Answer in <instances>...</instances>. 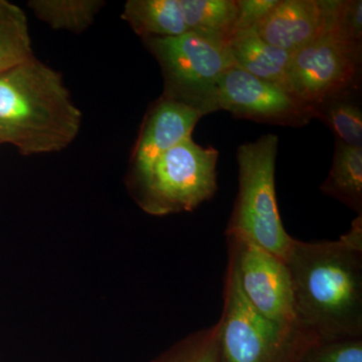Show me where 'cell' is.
<instances>
[{
	"label": "cell",
	"instance_id": "277c9868",
	"mask_svg": "<svg viewBox=\"0 0 362 362\" xmlns=\"http://www.w3.org/2000/svg\"><path fill=\"white\" fill-rule=\"evenodd\" d=\"M220 362H304L318 338L301 325L269 320L240 289L237 267L228 255L220 320Z\"/></svg>",
	"mask_w": 362,
	"mask_h": 362
},
{
	"label": "cell",
	"instance_id": "30bf717a",
	"mask_svg": "<svg viewBox=\"0 0 362 362\" xmlns=\"http://www.w3.org/2000/svg\"><path fill=\"white\" fill-rule=\"evenodd\" d=\"M204 116L199 109L164 95L153 102L131 156L129 187L147 175L161 154L192 137L195 125Z\"/></svg>",
	"mask_w": 362,
	"mask_h": 362
},
{
	"label": "cell",
	"instance_id": "ac0fdd59",
	"mask_svg": "<svg viewBox=\"0 0 362 362\" xmlns=\"http://www.w3.org/2000/svg\"><path fill=\"white\" fill-rule=\"evenodd\" d=\"M314 118L320 119L337 139L354 148L362 149V110L358 94L331 98L312 107Z\"/></svg>",
	"mask_w": 362,
	"mask_h": 362
},
{
	"label": "cell",
	"instance_id": "7a4b0ae2",
	"mask_svg": "<svg viewBox=\"0 0 362 362\" xmlns=\"http://www.w3.org/2000/svg\"><path fill=\"white\" fill-rule=\"evenodd\" d=\"M81 125L82 112L61 74L35 57L0 75V144L25 156L59 152Z\"/></svg>",
	"mask_w": 362,
	"mask_h": 362
},
{
	"label": "cell",
	"instance_id": "e0dca14e",
	"mask_svg": "<svg viewBox=\"0 0 362 362\" xmlns=\"http://www.w3.org/2000/svg\"><path fill=\"white\" fill-rule=\"evenodd\" d=\"M106 2L102 0H32L28 6L54 30L81 33L94 23Z\"/></svg>",
	"mask_w": 362,
	"mask_h": 362
},
{
	"label": "cell",
	"instance_id": "603a6c76",
	"mask_svg": "<svg viewBox=\"0 0 362 362\" xmlns=\"http://www.w3.org/2000/svg\"><path fill=\"white\" fill-rule=\"evenodd\" d=\"M340 240L347 246L362 252V216H358L352 223L349 233L343 235Z\"/></svg>",
	"mask_w": 362,
	"mask_h": 362
},
{
	"label": "cell",
	"instance_id": "8992f818",
	"mask_svg": "<svg viewBox=\"0 0 362 362\" xmlns=\"http://www.w3.org/2000/svg\"><path fill=\"white\" fill-rule=\"evenodd\" d=\"M160 66L164 96L209 114L218 78L235 66L228 42L194 33L171 37L142 39Z\"/></svg>",
	"mask_w": 362,
	"mask_h": 362
},
{
	"label": "cell",
	"instance_id": "9c48e42d",
	"mask_svg": "<svg viewBox=\"0 0 362 362\" xmlns=\"http://www.w3.org/2000/svg\"><path fill=\"white\" fill-rule=\"evenodd\" d=\"M228 244L240 289L250 304L274 322L301 325L295 309L291 275L285 262L247 240L228 238Z\"/></svg>",
	"mask_w": 362,
	"mask_h": 362
},
{
	"label": "cell",
	"instance_id": "7c38bea8",
	"mask_svg": "<svg viewBox=\"0 0 362 362\" xmlns=\"http://www.w3.org/2000/svg\"><path fill=\"white\" fill-rule=\"evenodd\" d=\"M228 49L235 66L254 77L292 93L290 85L292 54L269 45L254 30L235 33L228 42Z\"/></svg>",
	"mask_w": 362,
	"mask_h": 362
},
{
	"label": "cell",
	"instance_id": "7402d4cb",
	"mask_svg": "<svg viewBox=\"0 0 362 362\" xmlns=\"http://www.w3.org/2000/svg\"><path fill=\"white\" fill-rule=\"evenodd\" d=\"M238 16L235 33L254 30L268 16L279 0H237ZM233 33V35H235Z\"/></svg>",
	"mask_w": 362,
	"mask_h": 362
},
{
	"label": "cell",
	"instance_id": "5bb4252c",
	"mask_svg": "<svg viewBox=\"0 0 362 362\" xmlns=\"http://www.w3.org/2000/svg\"><path fill=\"white\" fill-rule=\"evenodd\" d=\"M321 192L362 214V149L337 139L332 166Z\"/></svg>",
	"mask_w": 362,
	"mask_h": 362
},
{
	"label": "cell",
	"instance_id": "ba28073f",
	"mask_svg": "<svg viewBox=\"0 0 362 362\" xmlns=\"http://www.w3.org/2000/svg\"><path fill=\"white\" fill-rule=\"evenodd\" d=\"M230 112L235 118L259 123L301 127L314 118L313 110L299 98L235 66L214 87L209 111Z\"/></svg>",
	"mask_w": 362,
	"mask_h": 362
},
{
	"label": "cell",
	"instance_id": "6da1fadb",
	"mask_svg": "<svg viewBox=\"0 0 362 362\" xmlns=\"http://www.w3.org/2000/svg\"><path fill=\"white\" fill-rule=\"evenodd\" d=\"M298 321L320 342L362 337V252L294 239L286 259Z\"/></svg>",
	"mask_w": 362,
	"mask_h": 362
},
{
	"label": "cell",
	"instance_id": "3957f363",
	"mask_svg": "<svg viewBox=\"0 0 362 362\" xmlns=\"http://www.w3.org/2000/svg\"><path fill=\"white\" fill-rule=\"evenodd\" d=\"M277 135L261 136L237 150L239 190L226 238L247 240L286 262L292 238L286 232L276 197Z\"/></svg>",
	"mask_w": 362,
	"mask_h": 362
},
{
	"label": "cell",
	"instance_id": "ffe728a7",
	"mask_svg": "<svg viewBox=\"0 0 362 362\" xmlns=\"http://www.w3.org/2000/svg\"><path fill=\"white\" fill-rule=\"evenodd\" d=\"M304 362H362V337L319 343Z\"/></svg>",
	"mask_w": 362,
	"mask_h": 362
},
{
	"label": "cell",
	"instance_id": "9a60e30c",
	"mask_svg": "<svg viewBox=\"0 0 362 362\" xmlns=\"http://www.w3.org/2000/svg\"><path fill=\"white\" fill-rule=\"evenodd\" d=\"M188 33L228 42L235 33L237 0H178Z\"/></svg>",
	"mask_w": 362,
	"mask_h": 362
},
{
	"label": "cell",
	"instance_id": "52a82bcc",
	"mask_svg": "<svg viewBox=\"0 0 362 362\" xmlns=\"http://www.w3.org/2000/svg\"><path fill=\"white\" fill-rule=\"evenodd\" d=\"M333 6V2H332ZM361 42H352L329 23L315 40L292 54L290 85L295 96L314 107L331 98L358 94Z\"/></svg>",
	"mask_w": 362,
	"mask_h": 362
},
{
	"label": "cell",
	"instance_id": "2e32d148",
	"mask_svg": "<svg viewBox=\"0 0 362 362\" xmlns=\"http://www.w3.org/2000/svg\"><path fill=\"white\" fill-rule=\"evenodd\" d=\"M33 57L25 11L0 0V75Z\"/></svg>",
	"mask_w": 362,
	"mask_h": 362
},
{
	"label": "cell",
	"instance_id": "44dd1931",
	"mask_svg": "<svg viewBox=\"0 0 362 362\" xmlns=\"http://www.w3.org/2000/svg\"><path fill=\"white\" fill-rule=\"evenodd\" d=\"M332 23L347 39L362 44L361 0H333Z\"/></svg>",
	"mask_w": 362,
	"mask_h": 362
},
{
	"label": "cell",
	"instance_id": "5b68a950",
	"mask_svg": "<svg viewBox=\"0 0 362 362\" xmlns=\"http://www.w3.org/2000/svg\"><path fill=\"white\" fill-rule=\"evenodd\" d=\"M218 151L192 137L161 154L147 175L129 187L133 197L151 216L192 211L218 190Z\"/></svg>",
	"mask_w": 362,
	"mask_h": 362
},
{
	"label": "cell",
	"instance_id": "4fadbf2b",
	"mask_svg": "<svg viewBox=\"0 0 362 362\" xmlns=\"http://www.w3.org/2000/svg\"><path fill=\"white\" fill-rule=\"evenodd\" d=\"M121 18L142 39L188 33L178 0H129Z\"/></svg>",
	"mask_w": 362,
	"mask_h": 362
},
{
	"label": "cell",
	"instance_id": "d6986e66",
	"mask_svg": "<svg viewBox=\"0 0 362 362\" xmlns=\"http://www.w3.org/2000/svg\"><path fill=\"white\" fill-rule=\"evenodd\" d=\"M220 322L175 343L151 362H220Z\"/></svg>",
	"mask_w": 362,
	"mask_h": 362
},
{
	"label": "cell",
	"instance_id": "8fae6325",
	"mask_svg": "<svg viewBox=\"0 0 362 362\" xmlns=\"http://www.w3.org/2000/svg\"><path fill=\"white\" fill-rule=\"evenodd\" d=\"M331 9L332 0H279L254 30L269 45L294 54L325 30Z\"/></svg>",
	"mask_w": 362,
	"mask_h": 362
}]
</instances>
